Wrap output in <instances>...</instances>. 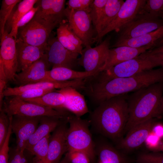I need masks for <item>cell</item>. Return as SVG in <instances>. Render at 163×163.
Returning a JSON list of instances; mask_svg holds the SVG:
<instances>
[{
    "label": "cell",
    "instance_id": "cell-1",
    "mask_svg": "<svg viewBox=\"0 0 163 163\" xmlns=\"http://www.w3.org/2000/svg\"><path fill=\"white\" fill-rule=\"evenodd\" d=\"M163 82V67L145 71L133 76L87 83L84 91L99 104L111 98L132 93L153 84Z\"/></svg>",
    "mask_w": 163,
    "mask_h": 163
},
{
    "label": "cell",
    "instance_id": "cell-2",
    "mask_svg": "<svg viewBox=\"0 0 163 163\" xmlns=\"http://www.w3.org/2000/svg\"><path fill=\"white\" fill-rule=\"evenodd\" d=\"M127 96L119 95L100 103L90 115V124L96 131L116 144L123 137L128 120Z\"/></svg>",
    "mask_w": 163,
    "mask_h": 163
},
{
    "label": "cell",
    "instance_id": "cell-3",
    "mask_svg": "<svg viewBox=\"0 0 163 163\" xmlns=\"http://www.w3.org/2000/svg\"><path fill=\"white\" fill-rule=\"evenodd\" d=\"M163 82L156 83L128 94L129 118L124 134L134 126L163 114Z\"/></svg>",
    "mask_w": 163,
    "mask_h": 163
},
{
    "label": "cell",
    "instance_id": "cell-4",
    "mask_svg": "<svg viewBox=\"0 0 163 163\" xmlns=\"http://www.w3.org/2000/svg\"><path fill=\"white\" fill-rule=\"evenodd\" d=\"M69 126L66 136L67 152L79 151L86 154L93 163L96 157L89 120L71 113L67 118Z\"/></svg>",
    "mask_w": 163,
    "mask_h": 163
},
{
    "label": "cell",
    "instance_id": "cell-5",
    "mask_svg": "<svg viewBox=\"0 0 163 163\" xmlns=\"http://www.w3.org/2000/svg\"><path fill=\"white\" fill-rule=\"evenodd\" d=\"M163 66L162 62L153 54L145 52L133 59L119 64L109 69L93 76L96 82L108 81L113 78L131 76L141 72Z\"/></svg>",
    "mask_w": 163,
    "mask_h": 163
},
{
    "label": "cell",
    "instance_id": "cell-6",
    "mask_svg": "<svg viewBox=\"0 0 163 163\" xmlns=\"http://www.w3.org/2000/svg\"><path fill=\"white\" fill-rule=\"evenodd\" d=\"M2 110L9 116L15 115L28 117L48 116L62 118L71 113L37 103L25 101L16 96L5 97Z\"/></svg>",
    "mask_w": 163,
    "mask_h": 163
},
{
    "label": "cell",
    "instance_id": "cell-7",
    "mask_svg": "<svg viewBox=\"0 0 163 163\" xmlns=\"http://www.w3.org/2000/svg\"><path fill=\"white\" fill-rule=\"evenodd\" d=\"M56 27L35 15L28 24L18 29L16 39L30 45L46 46L52 30Z\"/></svg>",
    "mask_w": 163,
    "mask_h": 163
},
{
    "label": "cell",
    "instance_id": "cell-8",
    "mask_svg": "<svg viewBox=\"0 0 163 163\" xmlns=\"http://www.w3.org/2000/svg\"><path fill=\"white\" fill-rule=\"evenodd\" d=\"M154 118L138 125L127 132L117 143L116 147L123 153H130L139 148L147 140L157 124Z\"/></svg>",
    "mask_w": 163,
    "mask_h": 163
},
{
    "label": "cell",
    "instance_id": "cell-9",
    "mask_svg": "<svg viewBox=\"0 0 163 163\" xmlns=\"http://www.w3.org/2000/svg\"><path fill=\"white\" fill-rule=\"evenodd\" d=\"M45 53L52 68L64 67L73 69L78 64L79 54L65 48L51 33L46 44Z\"/></svg>",
    "mask_w": 163,
    "mask_h": 163
},
{
    "label": "cell",
    "instance_id": "cell-10",
    "mask_svg": "<svg viewBox=\"0 0 163 163\" xmlns=\"http://www.w3.org/2000/svg\"><path fill=\"white\" fill-rule=\"evenodd\" d=\"M162 26V19L139 13L120 30L116 41L135 37L155 30Z\"/></svg>",
    "mask_w": 163,
    "mask_h": 163
},
{
    "label": "cell",
    "instance_id": "cell-11",
    "mask_svg": "<svg viewBox=\"0 0 163 163\" xmlns=\"http://www.w3.org/2000/svg\"><path fill=\"white\" fill-rule=\"evenodd\" d=\"M65 15L70 27L82 41L83 45L85 47L91 46L95 40L93 37V24L89 13L67 8Z\"/></svg>",
    "mask_w": 163,
    "mask_h": 163
},
{
    "label": "cell",
    "instance_id": "cell-12",
    "mask_svg": "<svg viewBox=\"0 0 163 163\" xmlns=\"http://www.w3.org/2000/svg\"><path fill=\"white\" fill-rule=\"evenodd\" d=\"M110 39V37H108L97 46L93 48L88 46L82 49L81 56L78 59V63L84 68L85 71L99 72L106 61Z\"/></svg>",
    "mask_w": 163,
    "mask_h": 163
},
{
    "label": "cell",
    "instance_id": "cell-13",
    "mask_svg": "<svg viewBox=\"0 0 163 163\" xmlns=\"http://www.w3.org/2000/svg\"><path fill=\"white\" fill-rule=\"evenodd\" d=\"M0 39V65L3 67L8 82H13L18 72L16 40L6 31Z\"/></svg>",
    "mask_w": 163,
    "mask_h": 163
},
{
    "label": "cell",
    "instance_id": "cell-14",
    "mask_svg": "<svg viewBox=\"0 0 163 163\" xmlns=\"http://www.w3.org/2000/svg\"><path fill=\"white\" fill-rule=\"evenodd\" d=\"M146 1V0H126L124 1L115 18L95 40L97 42L101 41L105 35L113 30L118 33L139 13Z\"/></svg>",
    "mask_w": 163,
    "mask_h": 163
},
{
    "label": "cell",
    "instance_id": "cell-15",
    "mask_svg": "<svg viewBox=\"0 0 163 163\" xmlns=\"http://www.w3.org/2000/svg\"><path fill=\"white\" fill-rule=\"evenodd\" d=\"M40 117L12 116L11 128L16 137L17 149L25 151L27 142L38 126Z\"/></svg>",
    "mask_w": 163,
    "mask_h": 163
},
{
    "label": "cell",
    "instance_id": "cell-16",
    "mask_svg": "<svg viewBox=\"0 0 163 163\" xmlns=\"http://www.w3.org/2000/svg\"><path fill=\"white\" fill-rule=\"evenodd\" d=\"M50 67L45 53L27 68L16 74L13 82L19 86L41 82H53L48 75Z\"/></svg>",
    "mask_w": 163,
    "mask_h": 163
},
{
    "label": "cell",
    "instance_id": "cell-17",
    "mask_svg": "<svg viewBox=\"0 0 163 163\" xmlns=\"http://www.w3.org/2000/svg\"><path fill=\"white\" fill-rule=\"evenodd\" d=\"M65 0H38L35 6L38 7L35 15L45 22L57 26L64 20Z\"/></svg>",
    "mask_w": 163,
    "mask_h": 163
},
{
    "label": "cell",
    "instance_id": "cell-18",
    "mask_svg": "<svg viewBox=\"0 0 163 163\" xmlns=\"http://www.w3.org/2000/svg\"><path fill=\"white\" fill-rule=\"evenodd\" d=\"M154 46V45L151 44L139 48L123 46L110 49L105 63L100 69L99 72L137 57L147 50L153 49Z\"/></svg>",
    "mask_w": 163,
    "mask_h": 163
},
{
    "label": "cell",
    "instance_id": "cell-19",
    "mask_svg": "<svg viewBox=\"0 0 163 163\" xmlns=\"http://www.w3.org/2000/svg\"><path fill=\"white\" fill-rule=\"evenodd\" d=\"M67 118L56 128L50 137L47 158L48 163L58 162L64 154L67 152Z\"/></svg>",
    "mask_w": 163,
    "mask_h": 163
},
{
    "label": "cell",
    "instance_id": "cell-20",
    "mask_svg": "<svg viewBox=\"0 0 163 163\" xmlns=\"http://www.w3.org/2000/svg\"><path fill=\"white\" fill-rule=\"evenodd\" d=\"M85 85V80L78 79L65 81L44 82L14 87H7L4 92V97L17 95L25 90L31 89L56 90L68 87L82 90Z\"/></svg>",
    "mask_w": 163,
    "mask_h": 163
},
{
    "label": "cell",
    "instance_id": "cell-21",
    "mask_svg": "<svg viewBox=\"0 0 163 163\" xmlns=\"http://www.w3.org/2000/svg\"><path fill=\"white\" fill-rule=\"evenodd\" d=\"M15 40L18 72L27 68L45 53L46 46H35L26 44L18 39Z\"/></svg>",
    "mask_w": 163,
    "mask_h": 163
},
{
    "label": "cell",
    "instance_id": "cell-22",
    "mask_svg": "<svg viewBox=\"0 0 163 163\" xmlns=\"http://www.w3.org/2000/svg\"><path fill=\"white\" fill-rule=\"evenodd\" d=\"M57 91L62 94L65 97L64 109L80 117L89 112L84 96L76 89L68 87Z\"/></svg>",
    "mask_w": 163,
    "mask_h": 163
},
{
    "label": "cell",
    "instance_id": "cell-23",
    "mask_svg": "<svg viewBox=\"0 0 163 163\" xmlns=\"http://www.w3.org/2000/svg\"><path fill=\"white\" fill-rule=\"evenodd\" d=\"M68 117L62 118L41 117L38 126L27 142L25 150L28 151L39 141L53 131L59 125L67 119Z\"/></svg>",
    "mask_w": 163,
    "mask_h": 163
},
{
    "label": "cell",
    "instance_id": "cell-24",
    "mask_svg": "<svg viewBox=\"0 0 163 163\" xmlns=\"http://www.w3.org/2000/svg\"><path fill=\"white\" fill-rule=\"evenodd\" d=\"M94 145L99 163H126L123 153L108 142L101 141Z\"/></svg>",
    "mask_w": 163,
    "mask_h": 163
},
{
    "label": "cell",
    "instance_id": "cell-25",
    "mask_svg": "<svg viewBox=\"0 0 163 163\" xmlns=\"http://www.w3.org/2000/svg\"><path fill=\"white\" fill-rule=\"evenodd\" d=\"M163 37V26L158 29L137 37L126 40L116 41L112 47L126 46L139 48L156 44Z\"/></svg>",
    "mask_w": 163,
    "mask_h": 163
},
{
    "label": "cell",
    "instance_id": "cell-26",
    "mask_svg": "<svg viewBox=\"0 0 163 163\" xmlns=\"http://www.w3.org/2000/svg\"><path fill=\"white\" fill-rule=\"evenodd\" d=\"M97 73L86 71L79 72L64 67L52 68L48 72L49 78L52 81H65L78 79L84 80Z\"/></svg>",
    "mask_w": 163,
    "mask_h": 163
},
{
    "label": "cell",
    "instance_id": "cell-27",
    "mask_svg": "<svg viewBox=\"0 0 163 163\" xmlns=\"http://www.w3.org/2000/svg\"><path fill=\"white\" fill-rule=\"evenodd\" d=\"M37 0H23L18 3L13 9L5 25V31L11 33L19 20L31 9Z\"/></svg>",
    "mask_w": 163,
    "mask_h": 163
},
{
    "label": "cell",
    "instance_id": "cell-28",
    "mask_svg": "<svg viewBox=\"0 0 163 163\" xmlns=\"http://www.w3.org/2000/svg\"><path fill=\"white\" fill-rule=\"evenodd\" d=\"M124 2L123 0H107L103 15L96 31V38L114 20Z\"/></svg>",
    "mask_w": 163,
    "mask_h": 163
},
{
    "label": "cell",
    "instance_id": "cell-29",
    "mask_svg": "<svg viewBox=\"0 0 163 163\" xmlns=\"http://www.w3.org/2000/svg\"><path fill=\"white\" fill-rule=\"evenodd\" d=\"M23 100L57 109L65 110L63 108L65 97L57 91L49 92L37 98Z\"/></svg>",
    "mask_w": 163,
    "mask_h": 163
},
{
    "label": "cell",
    "instance_id": "cell-30",
    "mask_svg": "<svg viewBox=\"0 0 163 163\" xmlns=\"http://www.w3.org/2000/svg\"><path fill=\"white\" fill-rule=\"evenodd\" d=\"M139 13L162 18L163 17V0H146Z\"/></svg>",
    "mask_w": 163,
    "mask_h": 163
},
{
    "label": "cell",
    "instance_id": "cell-31",
    "mask_svg": "<svg viewBox=\"0 0 163 163\" xmlns=\"http://www.w3.org/2000/svg\"><path fill=\"white\" fill-rule=\"evenodd\" d=\"M21 0H3L0 10V37L5 31L6 23L16 5Z\"/></svg>",
    "mask_w": 163,
    "mask_h": 163
},
{
    "label": "cell",
    "instance_id": "cell-32",
    "mask_svg": "<svg viewBox=\"0 0 163 163\" xmlns=\"http://www.w3.org/2000/svg\"><path fill=\"white\" fill-rule=\"evenodd\" d=\"M50 136V134L43 138L27 151L28 152L32 155L47 162L49 141Z\"/></svg>",
    "mask_w": 163,
    "mask_h": 163
},
{
    "label": "cell",
    "instance_id": "cell-33",
    "mask_svg": "<svg viewBox=\"0 0 163 163\" xmlns=\"http://www.w3.org/2000/svg\"><path fill=\"white\" fill-rule=\"evenodd\" d=\"M107 0H94L91 5L89 14L95 31L103 15Z\"/></svg>",
    "mask_w": 163,
    "mask_h": 163
},
{
    "label": "cell",
    "instance_id": "cell-34",
    "mask_svg": "<svg viewBox=\"0 0 163 163\" xmlns=\"http://www.w3.org/2000/svg\"><path fill=\"white\" fill-rule=\"evenodd\" d=\"M137 163H163V155L158 152L142 153L138 155Z\"/></svg>",
    "mask_w": 163,
    "mask_h": 163
},
{
    "label": "cell",
    "instance_id": "cell-35",
    "mask_svg": "<svg viewBox=\"0 0 163 163\" xmlns=\"http://www.w3.org/2000/svg\"><path fill=\"white\" fill-rule=\"evenodd\" d=\"M71 42L80 51L83 49L82 42L70 27L68 23L64 20L59 25Z\"/></svg>",
    "mask_w": 163,
    "mask_h": 163
},
{
    "label": "cell",
    "instance_id": "cell-36",
    "mask_svg": "<svg viewBox=\"0 0 163 163\" xmlns=\"http://www.w3.org/2000/svg\"><path fill=\"white\" fill-rule=\"evenodd\" d=\"M0 113V148L2 146L7 136L9 126V116L2 110Z\"/></svg>",
    "mask_w": 163,
    "mask_h": 163
},
{
    "label": "cell",
    "instance_id": "cell-37",
    "mask_svg": "<svg viewBox=\"0 0 163 163\" xmlns=\"http://www.w3.org/2000/svg\"><path fill=\"white\" fill-rule=\"evenodd\" d=\"M64 158L70 163H91L88 156L79 151H68Z\"/></svg>",
    "mask_w": 163,
    "mask_h": 163
},
{
    "label": "cell",
    "instance_id": "cell-38",
    "mask_svg": "<svg viewBox=\"0 0 163 163\" xmlns=\"http://www.w3.org/2000/svg\"><path fill=\"white\" fill-rule=\"evenodd\" d=\"M57 38L59 42L65 48L72 52L81 55L82 51L75 46L70 40L64 32L59 26L57 29Z\"/></svg>",
    "mask_w": 163,
    "mask_h": 163
},
{
    "label": "cell",
    "instance_id": "cell-39",
    "mask_svg": "<svg viewBox=\"0 0 163 163\" xmlns=\"http://www.w3.org/2000/svg\"><path fill=\"white\" fill-rule=\"evenodd\" d=\"M55 90L42 89H31L24 91L15 96L21 99L26 100L40 97L46 93Z\"/></svg>",
    "mask_w": 163,
    "mask_h": 163
},
{
    "label": "cell",
    "instance_id": "cell-40",
    "mask_svg": "<svg viewBox=\"0 0 163 163\" xmlns=\"http://www.w3.org/2000/svg\"><path fill=\"white\" fill-rule=\"evenodd\" d=\"M93 0H69L66 3L69 9L90 12Z\"/></svg>",
    "mask_w": 163,
    "mask_h": 163
},
{
    "label": "cell",
    "instance_id": "cell-41",
    "mask_svg": "<svg viewBox=\"0 0 163 163\" xmlns=\"http://www.w3.org/2000/svg\"><path fill=\"white\" fill-rule=\"evenodd\" d=\"M38 10V7L34 6L29 11L24 14L17 23L12 32L10 34L16 40L17 38L18 29L28 24L33 18Z\"/></svg>",
    "mask_w": 163,
    "mask_h": 163
},
{
    "label": "cell",
    "instance_id": "cell-42",
    "mask_svg": "<svg viewBox=\"0 0 163 163\" xmlns=\"http://www.w3.org/2000/svg\"><path fill=\"white\" fill-rule=\"evenodd\" d=\"M12 116H9L10 122L8 132L5 140L0 148V163H8L9 149V142L12 133L11 120Z\"/></svg>",
    "mask_w": 163,
    "mask_h": 163
},
{
    "label": "cell",
    "instance_id": "cell-43",
    "mask_svg": "<svg viewBox=\"0 0 163 163\" xmlns=\"http://www.w3.org/2000/svg\"><path fill=\"white\" fill-rule=\"evenodd\" d=\"M24 151L17 150L16 148L11 150L8 163H32L33 158L30 160L25 154Z\"/></svg>",
    "mask_w": 163,
    "mask_h": 163
},
{
    "label": "cell",
    "instance_id": "cell-44",
    "mask_svg": "<svg viewBox=\"0 0 163 163\" xmlns=\"http://www.w3.org/2000/svg\"><path fill=\"white\" fill-rule=\"evenodd\" d=\"M147 148L151 152H163V140L158 142L155 145H147Z\"/></svg>",
    "mask_w": 163,
    "mask_h": 163
},
{
    "label": "cell",
    "instance_id": "cell-45",
    "mask_svg": "<svg viewBox=\"0 0 163 163\" xmlns=\"http://www.w3.org/2000/svg\"><path fill=\"white\" fill-rule=\"evenodd\" d=\"M145 53L148 54H153L158 53H163V45L151 50H149Z\"/></svg>",
    "mask_w": 163,
    "mask_h": 163
},
{
    "label": "cell",
    "instance_id": "cell-46",
    "mask_svg": "<svg viewBox=\"0 0 163 163\" xmlns=\"http://www.w3.org/2000/svg\"><path fill=\"white\" fill-rule=\"evenodd\" d=\"M32 163H48L46 161H45L39 158L34 156L33 157L32 161Z\"/></svg>",
    "mask_w": 163,
    "mask_h": 163
},
{
    "label": "cell",
    "instance_id": "cell-47",
    "mask_svg": "<svg viewBox=\"0 0 163 163\" xmlns=\"http://www.w3.org/2000/svg\"><path fill=\"white\" fill-rule=\"evenodd\" d=\"M153 54L160 59L163 63V53H158Z\"/></svg>",
    "mask_w": 163,
    "mask_h": 163
},
{
    "label": "cell",
    "instance_id": "cell-48",
    "mask_svg": "<svg viewBox=\"0 0 163 163\" xmlns=\"http://www.w3.org/2000/svg\"><path fill=\"white\" fill-rule=\"evenodd\" d=\"M162 45H163V37L156 44L155 48L159 47Z\"/></svg>",
    "mask_w": 163,
    "mask_h": 163
},
{
    "label": "cell",
    "instance_id": "cell-49",
    "mask_svg": "<svg viewBox=\"0 0 163 163\" xmlns=\"http://www.w3.org/2000/svg\"><path fill=\"white\" fill-rule=\"evenodd\" d=\"M57 163H70L68 161L64 158L62 160H60L59 162Z\"/></svg>",
    "mask_w": 163,
    "mask_h": 163
},
{
    "label": "cell",
    "instance_id": "cell-50",
    "mask_svg": "<svg viewBox=\"0 0 163 163\" xmlns=\"http://www.w3.org/2000/svg\"><path fill=\"white\" fill-rule=\"evenodd\" d=\"M162 103H163V92L162 97Z\"/></svg>",
    "mask_w": 163,
    "mask_h": 163
},
{
    "label": "cell",
    "instance_id": "cell-51",
    "mask_svg": "<svg viewBox=\"0 0 163 163\" xmlns=\"http://www.w3.org/2000/svg\"><path fill=\"white\" fill-rule=\"evenodd\" d=\"M161 139L163 140V136L161 137Z\"/></svg>",
    "mask_w": 163,
    "mask_h": 163
},
{
    "label": "cell",
    "instance_id": "cell-52",
    "mask_svg": "<svg viewBox=\"0 0 163 163\" xmlns=\"http://www.w3.org/2000/svg\"><path fill=\"white\" fill-rule=\"evenodd\" d=\"M162 19H163V17H162Z\"/></svg>",
    "mask_w": 163,
    "mask_h": 163
}]
</instances>
